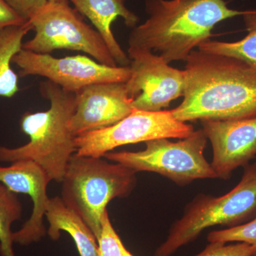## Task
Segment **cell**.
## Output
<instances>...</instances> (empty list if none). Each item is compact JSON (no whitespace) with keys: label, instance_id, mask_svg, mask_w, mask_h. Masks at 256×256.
<instances>
[{"label":"cell","instance_id":"obj_23","mask_svg":"<svg viewBox=\"0 0 256 256\" xmlns=\"http://www.w3.org/2000/svg\"><path fill=\"white\" fill-rule=\"evenodd\" d=\"M28 22L18 15L5 0H0V28L22 26Z\"/></svg>","mask_w":256,"mask_h":256},{"label":"cell","instance_id":"obj_6","mask_svg":"<svg viewBox=\"0 0 256 256\" xmlns=\"http://www.w3.org/2000/svg\"><path fill=\"white\" fill-rule=\"evenodd\" d=\"M207 140L203 130H198L178 142L168 138L152 140L144 142L142 151L109 152L104 158L136 173H158L182 186L196 180L217 178L204 156Z\"/></svg>","mask_w":256,"mask_h":256},{"label":"cell","instance_id":"obj_17","mask_svg":"<svg viewBox=\"0 0 256 256\" xmlns=\"http://www.w3.org/2000/svg\"><path fill=\"white\" fill-rule=\"evenodd\" d=\"M242 16L248 32L246 36L235 42L208 40L198 50L242 60L256 70V10H245Z\"/></svg>","mask_w":256,"mask_h":256},{"label":"cell","instance_id":"obj_3","mask_svg":"<svg viewBox=\"0 0 256 256\" xmlns=\"http://www.w3.org/2000/svg\"><path fill=\"white\" fill-rule=\"evenodd\" d=\"M40 92L50 101V108L22 114L20 128L30 141L16 148L0 146V162H34L50 181L62 183L69 160L76 152V137L69 127L75 110L76 94L48 80L40 84Z\"/></svg>","mask_w":256,"mask_h":256},{"label":"cell","instance_id":"obj_11","mask_svg":"<svg viewBox=\"0 0 256 256\" xmlns=\"http://www.w3.org/2000/svg\"><path fill=\"white\" fill-rule=\"evenodd\" d=\"M132 102L124 82L88 86L76 94L70 131L76 137L114 126L131 114Z\"/></svg>","mask_w":256,"mask_h":256},{"label":"cell","instance_id":"obj_13","mask_svg":"<svg viewBox=\"0 0 256 256\" xmlns=\"http://www.w3.org/2000/svg\"><path fill=\"white\" fill-rule=\"evenodd\" d=\"M50 182L41 166L30 160H18L9 166L0 165V182L14 193L28 195L33 202L31 216L13 233L14 244L30 246L46 236L44 217L50 204L47 186Z\"/></svg>","mask_w":256,"mask_h":256},{"label":"cell","instance_id":"obj_24","mask_svg":"<svg viewBox=\"0 0 256 256\" xmlns=\"http://www.w3.org/2000/svg\"><path fill=\"white\" fill-rule=\"evenodd\" d=\"M48 2L54 3V4H70V0H48Z\"/></svg>","mask_w":256,"mask_h":256},{"label":"cell","instance_id":"obj_14","mask_svg":"<svg viewBox=\"0 0 256 256\" xmlns=\"http://www.w3.org/2000/svg\"><path fill=\"white\" fill-rule=\"evenodd\" d=\"M126 1L70 0L77 12L86 18L100 34L119 66H129L130 58L114 36L111 25L118 18H122L124 24L131 28L138 26L140 22L139 16L126 6Z\"/></svg>","mask_w":256,"mask_h":256},{"label":"cell","instance_id":"obj_20","mask_svg":"<svg viewBox=\"0 0 256 256\" xmlns=\"http://www.w3.org/2000/svg\"><path fill=\"white\" fill-rule=\"evenodd\" d=\"M210 242H244L256 246V214L246 224L223 230H214L208 235Z\"/></svg>","mask_w":256,"mask_h":256},{"label":"cell","instance_id":"obj_16","mask_svg":"<svg viewBox=\"0 0 256 256\" xmlns=\"http://www.w3.org/2000/svg\"><path fill=\"white\" fill-rule=\"evenodd\" d=\"M32 26L28 21L22 26L0 28V97L11 98L18 92V77L12 68L15 55L22 50L23 40Z\"/></svg>","mask_w":256,"mask_h":256},{"label":"cell","instance_id":"obj_19","mask_svg":"<svg viewBox=\"0 0 256 256\" xmlns=\"http://www.w3.org/2000/svg\"><path fill=\"white\" fill-rule=\"evenodd\" d=\"M97 242L99 256H134L126 248L116 233L108 210L104 214L102 229Z\"/></svg>","mask_w":256,"mask_h":256},{"label":"cell","instance_id":"obj_15","mask_svg":"<svg viewBox=\"0 0 256 256\" xmlns=\"http://www.w3.org/2000/svg\"><path fill=\"white\" fill-rule=\"evenodd\" d=\"M46 216L48 236L60 238V232H67L73 238L80 256H99L98 242L92 230L77 214L62 201L60 196L50 198Z\"/></svg>","mask_w":256,"mask_h":256},{"label":"cell","instance_id":"obj_18","mask_svg":"<svg viewBox=\"0 0 256 256\" xmlns=\"http://www.w3.org/2000/svg\"><path fill=\"white\" fill-rule=\"evenodd\" d=\"M22 212L18 194L0 182V256H16L12 226L22 218Z\"/></svg>","mask_w":256,"mask_h":256},{"label":"cell","instance_id":"obj_22","mask_svg":"<svg viewBox=\"0 0 256 256\" xmlns=\"http://www.w3.org/2000/svg\"><path fill=\"white\" fill-rule=\"evenodd\" d=\"M8 4L26 21L31 20L48 3V0H5Z\"/></svg>","mask_w":256,"mask_h":256},{"label":"cell","instance_id":"obj_7","mask_svg":"<svg viewBox=\"0 0 256 256\" xmlns=\"http://www.w3.org/2000/svg\"><path fill=\"white\" fill-rule=\"evenodd\" d=\"M28 22L35 35L24 42L23 50L47 54L60 50L82 52L104 65L119 66L100 34L69 4L48 2Z\"/></svg>","mask_w":256,"mask_h":256},{"label":"cell","instance_id":"obj_10","mask_svg":"<svg viewBox=\"0 0 256 256\" xmlns=\"http://www.w3.org/2000/svg\"><path fill=\"white\" fill-rule=\"evenodd\" d=\"M130 76L124 82L133 109L159 112L184 94V70L173 68L151 50L129 47Z\"/></svg>","mask_w":256,"mask_h":256},{"label":"cell","instance_id":"obj_4","mask_svg":"<svg viewBox=\"0 0 256 256\" xmlns=\"http://www.w3.org/2000/svg\"><path fill=\"white\" fill-rule=\"evenodd\" d=\"M62 183V201L84 220L98 239L109 202L129 196L137 184V178L136 172L119 163L75 153Z\"/></svg>","mask_w":256,"mask_h":256},{"label":"cell","instance_id":"obj_1","mask_svg":"<svg viewBox=\"0 0 256 256\" xmlns=\"http://www.w3.org/2000/svg\"><path fill=\"white\" fill-rule=\"evenodd\" d=\"M184 70L182 102L171 110L181 122L256 118V70L226 56L192 50Z\"/></svg>","mask_w":256,"mask_h":256},{"label":"cell","instance_id":"obj_8","mask_svg":"<svg viewBox=\"0 0 256 256\" xmlns=\"http://www.w3.org/2000/svg\"><path fill=\"white\" fill-rule=\"evenodd\" d=\"M193 131L192 126L175 119L170 110L146 112L133 109L129 116L114 126L76 136V153L104 158L118 146L160 138L184 139Z\"/></svg>","mask_w":256,"mask_h":256},{"label":"cell","instance_id":"obj_12","mask_svg":"<svg viewBox=\"0 0 256 256\" xmlns=\"http://www.w3.org/2000/svg\"><path fill=\"white\" fill-rule=\"evenodd\" d=\"M201 122L213 148L210 166L217 178L228 180L234 170L256 158V118Z\"/></svg>","mask_w":256,"mask_h":256},{"label":"cell","instance_id":"obj_21","mask_svg":"<svg viewBox=\"0 0 256 256\" xmlns=\"http://www.w3.org/2000/svg\"><path fill=\"white\" fill-rule=\"evenodd\" d=\"M226 242H210L201 252L194 256H255L256 246L238 242L226 245Z\"/></svg>","mask_w":256,"mask_h":256},{"label":"cell","instance_id":"obj_2","mask_svg":"<svg viewBox=\"0 0 256 256\" xmlns=\"http://www.w3.org/2000/svg\"><path fill=\"white\" fill-rule=\"evenodd\" d=\"M146 11L149 18L132 28L129 47L160 52L168 64L186 62L192 50L210 40L217 24L244 13L224 0H146Z\"/></svg>","mask_w":256,"mask_h":256},{"label":"cell","instance_id":"obj_9","mask_svg":"<svg viewBox=\"0 0 256 256\" xmlns=\"http://www.w3.org/2000/svg\"><path fill=\"white\" fill-rule=\"evenodd\" d=\"M12 63L20 68V77H44L66 92L74 94L92 84L126 82L130 76L129 66H108L86 56L55 58L22 48L14 56Z\"/></svg>","mask_w":256,"mask_h":256},{"label":"cell","instance_id":"obj_5","mask_svg":"<svg viewBox=\"0 0 256 256\" xmlns=\"http://www.w3.org/2000/svg\"><path fill=\"white\" fill-rule=\"evenodd\" d=\"M238 184L222 196L198 194L185 208L182 217L170 229L168 238L154 256H171L214 226L233 227L256 214V162L244 166Z\"/></svg>","mask_w":256,"mask_h":256}]
</instances>
